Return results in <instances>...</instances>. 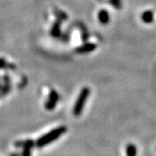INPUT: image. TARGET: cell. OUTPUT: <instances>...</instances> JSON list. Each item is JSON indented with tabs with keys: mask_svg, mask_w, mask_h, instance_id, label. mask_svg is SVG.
I'll return each mask as SVG.
<instances>
[{
	"mask_svg": "<svg viewBox=\"0 0 156 156\" xmlns=\"http://www.w3.org/2000/svg\"><path fill=\"white\" fill-rule=\"evenodd\" d=\"M89 94H90V90L89 88H83L80 92L77 99H76V101L74 105V108H73V114L75 116H79L82 114Z\"/></svg>",
	"mask_w": 156,
	"mask_h": 156,
	"instance_id": "obj_2",
	"label": "cell"
},
{
	"mask_svg": "<svg viewBox=\"0 0 156 156\" xmlns=\"http://www.w3.org/2000/svg\"><path fill=\"white\" fill-rule=\"evenodd\" d=\"M33 146L34 141L33 140H25V141H23V150L22 156H30Z\"/></svg>",
	"mask_w": 156,
	"mask_h": 156,
	"instance_id": "obj_4",
	"label": "cell"
},
{
	"mask_svg": "<svg viewBox=\"0 0 156 156\" xmlns=\"http://www.w3.org/2000/svg\"><path fill=\"white\" fill-rule=\"evenodd\" d=\"M58 100H59V95H58V94L56 93L55 90L52 89L50 91L48 101L45 103L46 109H48V110H53L55 108V107H56V103L58 102Z\"/></svg>",
	"mask_w": 156,
	"mask_h": 156,
	"instance_id": "obj_3",
	"label": "cell"
},
{
	"mask_svg": "<svg viewBox=\"0 0 156 156\" xmlns=\"http://www.w3.org/2000/svg\"><path fill=\"white\" fill-rule=\"evenodd\" d=\"M143 19L145 20L146 22H149L152 20V14H151L150 12H147L144 14V16H143Z\"/></svg>",
	"mask_w": 156,
	"mask_h": 156,
	"instance_id": "obj_6",
	"label": "cell"
},
{
	"mask_svg": "<svg viewBox=\"0 0 156 156\" xmlns=\"http://www.w3.org/2000/svg\"><path fill=\"white\" fill-rule=\"evenodd\" d=\"M67 131V128L64 127V126H62V127H58V128H55L53 130L50 131L49 133L42 135L40 138H39L36 144L38 147H43L44 146H47L50 144L51 142H53L54 140H57L59 137H61L62 134H64L65 132Z\"/></svg>",
	"mask_w": 156,
	"mask_h": 156,
	"instance_id": "obj_1",
	"label": "cell"
},
{
	"mask_svg": "<svg viewBox=\"0 0 156 156\" xmlns=\"http://www.w3.org/2000/svg\"><path fill=\"white\" fill-rule=\"evenodd\" d=\"M126 154L127 156H136L137 154V148L133 144H129L126 147Z\"/></svg>",
	"mask_w": 156,
	"mask_h": 156,
	"instance_id": "obj_5",
	"label": "cell"
}]
</instances>
